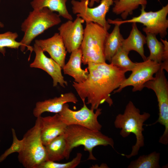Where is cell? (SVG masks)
Instances as JSON below:
<instances>
[{"instance_id":"1","label":"cell","mask_w":168,"mask_h":168,"mask_svg":"<svg viewBox=\"0 0 168 168\" xmlns=\"http://www.w3.org/2000/svg\"><path fill=\"white\" fill-rule=\"evenodd\" d=\"M88 75L84 82H73L72 86L82 102L91 105L90 109L96 110L106 102L111 106L113 101L110 94L118 89L126 79V72L111 63L90 62L87 64Z\"/></svg>"},{"instance_id":"2","label":"cell","mask_w":168,"mask_h":168,"mask_svg":"<svg viewBox=\"0 0 168 168\" xmlns=\"http://www.w3.org/2000/svg\"><path fill=\"white\" fill-rule=\"evenodd\" d=\"M150 116L148 113L144 112L141 114L139 109L131 101L126 105L124 113L116 116L114 124L116 128L121 129L120 135L125 138L133 133L136 137V142L132 146L131 153L124 155L127 158L129 159L137 155L140 148L144 146V138L142 132L144 129L143 126L144 122Z\"/></svg>"},{"instance_id":"3","label":"cell","mask_w":168,"mask_h":168,"mask_svg":"<svg viewBox=\"0 0 168 168\" xmlns=\"http://www.w3.org/2000/svg\"><path fill=\"white\" fill-rule=\"evenodd\" d=\"M64 134L67 142V160L69 158L72 150L80 145L83 146L84 150L88 152V160H96L92 153L95 147L109 145L114 148L113 139L104 134L100 131H94L73 124L67 126Z\"/></svg>"},{"instance_id":"4","label":"cell","mask_w":168,"mask_h":168,"mask_svg":"<svg viewBox=\"0 0 168 168\" xmlns=\"http://www.w3.org/2000/svg\"><path fill=\"white\" fill-rule=\"evenodd\" d=\"M61 22L60 16L47 8L30 12L21 25V30L24 34L20 42L22 45L21 50L23 52L27 47L29 50H33L30 45L32 41L45 30Z\"/></svg>"},{"instance_id":"5","label":"cell","mask_w":168,"mask_h":168,"mask_svg":"<svg viewBox=\"0 0 168 168\" xmlns=\"http://www.w3.org/2000/svg\"><path fill=\"white\" fill-rule=\"evenodd\" d=\"M40 117L37 118L34 125L24 135L22 147L18 153L19 162L26 168H38L47 160L41 138Z\"/></svg>"},{"instance_id":"6","label":"cell","mask_w":168,"mask_h":168,"mask_svg":"<svg viewBox=\"0 0 168 168\" xmlns=\"http://www.w3.org/2000/svg\"><path fill=\"white\" fill-rule=\"evenodd\" d=\"M86 23L83 39L80 47L82 53V62L84 65L90 62H105L104 45L109 33L108 30L96 23Z\"/></svg>"},{"instance_id":"7","label":"cell","mask_w":168,"mask_h":168,"mask_svg":"<svg viewBox=\"0 0 168 168\" xmlns=\"http://www.w3.org/2000/svg\"><path fill=\"white\" fill-rule=\"evenodd\" d=\"M141 6L140 14L137 16L123 21L108 19L107 21L109 24L120 25L126 23H141L145 26L142 29L145 33L149 32L156 35H159L162 39L165 37L167 34L168 28V20L167 18L168 4L155 12H146L145 10L146 6Z\"/></svg>"},{"instance_id":"8","label":"cell","mask_w":168,"mask_h":168,"mask_svg":"<svg viewBox=\"0 0 168 168\" xmlns=\"http://www.w3.org/2000/svg\"><path fill=\"white\" fill-rule=\"evenodd\" d=\"M164 70L160 68L154 78L146 82L144 87L154 91L158 103V118L149 126L159 123L164 126L165 130L161 138L166 140L168 138V82Z\"/></svg>"},{"instance_id":"9","label":"cell","mask_w":168,"mask_h":168,"mask_svg":"<svg viewBox=\"0 0 168 168\" xmlns=\"http://www.w3.org/2000/svg\"><path fill=\"white\" fill-rule=\"evenodd\" d=\"M83 102V107L77 111L72 110L68 103L65 104L58 114L59 118L67 125H77L91 130L100 131L102 126L98 122V118L101 114L102 109L98 108L94 112V110L87 107L85 101Z\"/></svg>"},{"instance_id":"10","label":"cell","mask_w":168,"mask_h":168,"mask_svg":"<svg viewBox=\"0 0 168 168\" xmlns=\"http://www.w3.org/2000/svg\"><path fill=\"white\" fill-rule=\"evenodd\" d=\"M114 0H101L100 3L95 7H90L89 0H72V12L77 14L85 21L96 23L108 30L110 25L106 19V16L109 9L114 4Z\"/></svg>"},{"instance_id":"11","label":"cell","mask_w":168,"mask_h":168,"mask_svg":"<svg viewBox=\"0 0 168 168\" xmlns=\"http://www.w3.org/2000/svg\"><path fill=\"white\" fill-rule=\"evenodd\" d=\"M160 68L161 64L149 59L136 63V65L131 71V75L114 91V93L119 92L123 88L129 86H133V92L142 91L144 87L145 84L154 78V74Z\"/></svg>"},{"instance_id":"12","label":"cell","mask_w":168,"mask_h":168,"mask_svg":"<svg viewBox=\"0 0 168 168\" xmlns=\"http://www.w3.org/2000/svg\"><path fill=\"white\" fill-rule=\"evenodd\" d=\"M84 21L81 18L77 16L74 21L68 20L58 28L59 33L69 53L79 49L81 46L84 33L82 24Z\"/></svg>"},{"instance_id":"13","label":"cell","mask_w":168,"mask_h":168,"mask_svg":"<svg viewBox=\"0 0 168 168\" xmlns=\"http://www.w3.org/2000/svg\"><path fill=\"white\" fill-rule=\"evenodd\" d=\"M35 53V59L30 64L31 68L41 69L47 72L52 78L53 86H56L58 84L65 87L68 85L62 74V68L60 66L51 58L47 57L41 48L35 44L33 48Z\"/></svg>"},{"instance_id":"14","label":"cell","mask_w":168,"mask_h":168,"mask_svg":"<svg viewBox=\"0 0 168 168\" xmlns=\"http://www.w3.org/2000/svg\"><path fill=\"white\" fill-rule=\"evenodd\" d=\"M35 44L44 52H47L51 58L62 68L65 65L67 52L63 40L59 33H55L51 37L44 40H36Z\"/></svg>"},{"instance_id":"15","label":"cell","mask_w":168,"mask_h":168,"mask_svg":"<svg viewBox=\"0 0 168 168\" xmlns=\"http://www.w3.org/2000/svg\"><path fill=\"white\" fill-rule=\"evenodd\" d=\"M40 124L41 138L44 146L64 134L68 126L60 119L58 114L52 116H40Z\"/></svg>"},{"instance_id":"16","label":"cell","mask_w":168,"mask_h":168,"mask_svg":"<svg viewBox=\"0 0 168 168\" xmlns=\"http://www.w3.org/2000/svg\"><path fill=\"white\" fill-rule=\"evenodd\" d=\"M78 102L77 99L73 93L62 94L58 97L37 102L33 109V114L37 118L45 112L58 114L65 104L70 102L76 104Z\"/></svg>"},{"instance_id":"17","label":"cell","mask_w":168,"mask_h":168,"mask_svg":"<svg viewBox=\"0 0 168 168\" xmlns=\"http://www.w3.org/2000/svg\"><path fill=\"white\" fill-rule=\"evenodd\" d=\"M69 59L62 69L64 74L72 77L74 82L81 83L87 78L88 71L87 68L84 70L81 68L82 53L79 48L72 52Z\"/></svg>"},{"instance_id":"18","label":"cell","mask_w":168,"mask_h":168,"mask_svg":"<svg viewBox=\"0 0 168 168\" xmlns=\"http://www.w3.org/2000/svg\"><path fill=\"white\" fill-rule=\"evenodd\" d=\"M132 28L127 38L124 39L121 47L129 53L131 50L138 52L143 61L147 60L144 54V46L146 44V38L138 29L136 23H132Z\"/></svg>"},{"instance_id":"19","label":"cell","mask_w":168,"mask_h":168,"mask_svg":"<svg viewBox=\"0 0 168 168\" xmlns=\"http://www.w3.org/2000/svg\"><path fill=\"white\" fill-rule=\"evenodd\" d=\"M45 147L47 160L55 162L66 159L67 146L64 134L54 138Z\"/></svg>"},{"instance_id":"20","label":"cell","mask_w":168,"mask_h":168,"mask_svg":"<svg viewBox=\"0 0 168 168\" xmlns=\"http://www.w3.org/2000/svg\"><path fill=\"white\" fill-rule=\"evenodd\" d=\"M68 0H33L30 2L33 10L46 7L51 11L58 13L60 16L68 20H72L73 17L68 10L66 3Z\"/></svg>"},{"instance_id":"21","label":"cell","mask_w":168,"mask_h":168,"mask_svg":"<svg viewBox=\"0 0 168 168\" xmlns=\"http://www.w3.org/2000/svg\"><path fill=\"white\" fill-rule=\"evenodd\" d=\"M115 26L110 33L106 36L104 45V54L105 61L110 63L111 58L122 44L124 40L120 32V26L118 24Z\"/></svg>"},{"instance_id":"22","label":"cell","mask_w":168,"mask_h":168,"mask_svg":"<svg viewBox=\"0 0 168 168\" xmlns=\"http://www.w3.org/2000/svg\"><path fill=\"white\" fill-rule=\"evenodd\" d=\"M112 12L120 15L123 19L125 20L128 15L133 14L134 10L140 5L146 6L147 0H114Z\"/></svg>"},{"instance_id":"23","label":"cell","mask_w":168,"mask_h":168,"mask_svg":"<svg viewBox=\"0 0 168 168\" xmlns=\"http://www.w3.org/2000/svg\"><path fill=\"white\" fill-rule=\"evenodd\" d=\"M146 34V44L150 51V55L147 59L161 64L164 52L163 43L158 40L155 34L149 32Z\"/></svg>"},{"instance_id":"24","label":"cell","mask_w":168,"mask_h":168,"mask_svg":"<svg viewBox=\"0 0 168 168\" xmlns=\"http://www.w3.org/2000/svg\"><path fill=\"white\" fill-rule=\"evenodd\" d=\"M160 154L156 151L150 154L140 156L131 162L128 168H159Z\"/></svg>"},{"instance_id":"25","label":"cell","mask_w":168,"mask_h":168,"mask_svg":"<svg viewBox=\"0 0 168 168\" xmlns=\"http://www.w3.org/2000/svg\"><path fill=\"white\" fill-rule=\"evenodd\" d=\"M129 53L120 47L112 57L110 63L125 72L132 71L136 65L128 56Z\"/></svg>"},{"instance_id":"26","label":"cell","mask_w":168,"mask_h":168,"mask_svg":"<svg viewBox=\"0 0 168 168\" xmlns=\"http://www.w3.org/2000/svg\"><path fill=\"white\" fill-rule=\"evenodd\" d=\"M18 35L16 32L7 31L0 34V52L4 55L5 48L17 49L22 45L20 42L16 40L18 37Z\"/></svg>"},{"instance_id":"27","label":"cell","mask_w":168,"mask_h":168,"mask_svg":"<svg viewBox=\"0 0 168 168\" xmlns=\"http://www.w3.org/2000/svg\"><path fill=\"white\" fill-rule=\"evenodd\" d=\"M82 156V153H77L75 157L72 161L64 163L47 160L41 164L38 168H74L80 164Z\"/></svg>"},{"instance_id":"28","label":"cell","mask_w":168,"mask_h":168,"mask_svg":"<svg viewBox=\"0 0 168 168\" xmlns=\"http://www.w3.org/2000/svg\"><path fill=\"white\" fill-rule=\"evenodd\" d=\"M12 131L13 138L12 144L10 147L0 156V162H2L8 156L13 153H19L22 149L23 145V139L19 140L18 138L14 128H12Z\"/></svg>"},{"instance_id":"29","label":"cell","mask_w":168,"mask_h":168,"mask_svg":"<svg viewBox=\"0 0 168 168\" xmlns=\"http://www.w3.org/2000/svg\"><path fill=\"white\" fill-rule=\"evenodd\" d=\"M164 45V52L161 68L167 72H168V42L166 40L160 39Z\"/></svg>"},{"instance_id":"30","label":"cell","mask_w":168,"mask_h":168,"mask_svg":"<svg viewBox=\"0 0 168 168\" xmlns=\"http://www.w3.org/2000/svg\"><path fill=\"white\" fill-rule=\"evenodd\" d=\"M101 0H89L88 6L90 7H92L95 2L99 3Z\"/></svg>"},{"instance_id":"31","label":"cell","mask_w":168,"mask_h":168,"mask_svg":"<svg viewBox=\"0 0 168 168\" xmlns=\"http://www.w3.org/2000/svg\"><path fill=\"white\" fill-rule=\"evenodd\" d=\"M4 26L3 24L1 22H0V27H3Z\"/></svg>"},{"instance_id":"32","label":"cell","mask_w":168,"mask_h":168,"mask_svg":"<svg viewBox=\"0 0 168 168\" xmlns=\"http://www.w3.org/2000/svg\"><path fill=\"white\" fill-rule=\"evenodd\" d=\"M0 142H1V140H0Z\"/></svg>"}]
</instances>
